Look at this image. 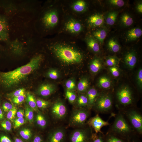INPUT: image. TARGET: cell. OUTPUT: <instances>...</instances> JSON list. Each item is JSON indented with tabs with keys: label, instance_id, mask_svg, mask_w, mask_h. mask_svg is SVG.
<instances>
[{
	"label": "cell",
	"instance_id": "5b68a950",
	"mask_svg": "<svg viewBox=\"0 0 142 142\" xmlns=\"http://www.w3.org/2000/svg\"><path fill=\"white\" fill-rule=\"evenodd\" d=\"M51 111L54 119L59 120L63 119L66 116L67 110L65 104L62 101L58 100L52 105Z\"/></svg>",
	"mask_w": 142,
	"mask_h": 142
},
{
	"label": "cell",
	"instance_id": "9f6ffc18",
	"mask_svg": "<svg viewBox=\"0 0 142 142\" xmlns=\"http://www.w3.org/2000/svg\"><path fill=\"white\" fill-rule=\"evenodd\" d=\"M93 142H103V141L100 138H98L95 139Z\"/></svg>",
	"mask_w": 142,
	"mask_h": 142
},
{
	"label": "cell",
	"instance_id": "9a60e30c",
	"mask_svg": "<svg viewBox=\"0 0 142 142\" xmlns=\"http://www.w3.org/2000/svg\"><path fill=\"white\" fill-rule=\"evenodd\" d=\"M66 29L71 33H77L80 32L82 29L81 24L79 22L74 19H71L67 23Z\"/></svg>",
	"mask_w": 142,
	"mask_h": 142
},
{
	"label": "cell",
	"instance_id": "1f68e13d",
	"mask_svg": "<svg viewBox=\"0 0 142 142\" xmlns=\"http://www.w3.org/2000/svg\"><path fill=\"white\" fill-rule=\"evenodd\" d=\"M19 134L21 137L26 140H30L32 136V133L31 130L27 128H24L22 129L20 131Z\"/></svg>",
	"mask_w": 142,
	"mask_h": 142
},
{
	"label": "cell",
	"instance_id": "4316f807",
	"mask_svg": "<svg viewBox=\"0 0 142 142\" xmlns=\"http://www.w3.org/2000/svg\"><path fill=\"white\" fill-rule=\"evenodd\" d=\"M108 45L110 50L114 52H117L120 49V47L117 42L113 39L109 40Z\"/></svg>",
	"mask_w": 142,
	"mask_h": 142
},
{
	"label": "cell",
	"instance_id": "74e56055",
	"mask_svg": "<svg viewBox=\"0 0 142 142\" xmlns=\"http://www.w3.org/2000/svg\"><path fill=\"white\" fill-rule=\"evenodd\" d=\"M117 62V59L114 57H109L107 59L106 61V64L110 67L116 66Z\"/></svg>",
	"mask_w": 142,
	"mask_h": 142
},
{
	"label": "cell",
	"instance_id": "7bdbcfd3",
	"mask_svg": "<svg viewBox=\"0 0 142 142\" xmlns=\"http://www.w3.org/2000/svg\"><path fill=\"white\" fill-rule=\"evenodd\" d=\"M137 83L140 89L142 88V69L140 68L138 70L137 75Z\"/></svg>",
	"mask_w": 142,
	"mask_h": 142
},
{
	"label": "cell",
	"instance_id": "7dc6e473",
	"mask_svg": "<svg viewBox=\"0 0 142 142\" xmlns=\"http://www.w3.org/2000/svg\"><path fill=\"white\" fill-rule=\"evenodd\" d=\"M14 106L12 104L7 102H4L2 105V108L5 112H8L12 109Z\"/></svg>",
	"mask_w": 142,
	"mask_h": 142
},
{
	"label": "cell",
	"instance_id": "d590c367",
	"mask_svg": "<svg viewBox=\"0 0 142 142\" xmlns=\"http://www.w3.org/2000/svg\"><path fill=\"white\" fill-rule=\"evenodd\" d=\"M26 89L24 88L18 89L9 94V96L12 98L24 94L25 93Z\"/></svg>",
	"mask_w": 142,
	"mask_h": 142
},
{
	"label": "cell",
	"instance_id": "bcb514c9",
	"mask_svg": "<svg viewBox=\"0 0 142 142\" xmlns=\"http://www.w3.org/2000/svg\"><path fill=\"white\" fill-rule=\"evenodd\" d=\"M109 2L111 4L119 7H121L124 4V2L122 0H110Z\"/></svg>",
	"mask_w": 142,
	"mask_h": 142
},
{
	"label": "cell",
	"instance_id": "e575fe53",
	"mask_svg": "<svg viewBox=\"0 0 142 142\" xmlns=\"http://www.w3.org/2000/svg\"><path fill=\"white\" fill-rule=\"evenodd\" d=\"M65 95L69 102L71 103H74L76 100V94L72 91L67 90L66 92Z\"/></svg>",
	"mask_w": 142,
	"mask_h": 142
},
{
	"label": "cell",
	"instance_id": "d4e9b609",
	"mask_svg": "<svg viewBox=\"0 0 142 142\" xmlns=\"http://www.w3.org/2000/svg\"><path fill=\"white\" fill-rule=\"evenodd\" d=\"M89 84L88 79L84 78L81 79L77 85L78 90L80 92L83 93L87 89Z\"/></svg>",
	"mask_w": 142,
	"mask_h": 142
},
{
	"label": "cell",
	"instance_id": "8fae6325",
	"mask_svg": "<svg viewBox=\"0 0 142 142\" xmlns=\"http://www.w3.org/2000/svg\"><path fill=\"white\" fill-rule=\"evenodd\" d=\"M128 115L133 127L139 133L142 131V117L141 115L136 111L129 112Z\"/></svg>",
	"mask_w": 142,
	"mask_h": 142
},
{
	"label": "cell",
	"instance_id": "277c9868",
	"mask_svg": "<svg viewBox=\"0 0 142 142\" xmlns=\"http://www.w3.org/2000/svg\"><path fill=\"white\" fill-rule=\"evenodd\" d=\"M89 130L84 129H77L70 134L69 142H88L90 137Z\"/></svg>",
	"mask_w": 142,
	"mask_h": 142
},
{
	"label": "cell",
	"instance_id": "4fadbf2b",
	"mask_svg": "<svg viewBox=\"0 0 142 142\" xmlns=\"http://www.w3.org/2000/svg\"><path fill=\"white\" fill-rule=\"evenodd\" d=\"M88 124L93 128L96 133H102L101 128L109 124L108 121L102 120L98 114L90 119L88 121Z\"/></svg>",
	"mask_w": 142,
	"mask_h": 142
},
{
	"label": "cell",
	"instance_id": "e0dca14e",
	"mask_svg": "<svg viewBox=\"0 0 142 142\" xmlns=\"http://www.w3.org/2000/svg\"><path fill=\"white\" fill-rule=\"evenodd\" d=\"M103 16L99 14H95L90 16L88 20V22L93 27H98L102 25L104 23Z\"/></svg>",
	"mask_w": 142,
	"mask_h": 142
},
{
	"label": "cell",
	"instance_id": "ac0fdd59",
	"mask_svg": "<svg viewBox=\"0 0 142 142\" xmlns=\"http://www.w3.org/2000/svg\"><path fill=\"white\" fill-rule=\"evenodd\" d=\"M98 95V92L94 88H90L87 91V96L88 99V105L89 108L94 105Z\"/></svg>",
	"mask_w": 142,
	"mask_h": 142
},
{
	"label": "cell",
	"instance_id": "9c48e42d",
	"mask_svg": "<svg viewBox=\"0 0 142 142\" xmlns=\"http://www.w3.org/2000/svg\"><path fill=\"white\" fill-rule=\"evenodd\" d=\"M65 130L62 127L56 128L49 134L47 142H66Z\"/></svg>",
	"mask_w": 142,
	"mask_h": 142
},
{
	"label": "cell",
	"instance_id": "f1b7e54d",
	"mask_svg": "<svg viewBox=\"0 0 142 142\" xmlns=\"http://www.w3.org/2000/svg\"><path fill=\"white\" fill-rule=\"evenodd\" d=\"M24 115L26 119L30 123L33 122L34 117L33 110L27 105L26 106Z\"/></svg>",
	"mask_w": 142,
	"mask_h": 142
},
{
	"label": "cell",
	"instance_id": "44dd1931",
	"mask_svg": "<svg viewBox=\"0 0 142 142\" xmlns=\"http://www.w3.org/2000/svg\"><path fill=\"white\" fill-rule=\"evenodd\" d=\"M87 6V3L84 1L78 0L76 1L73 4L72 8L75 12H81L85 10Z\"/></svg>",
	"mask_w": 142,
	"mask_h": 142
},
{
	"label": "cell",
	"instance_id": "6da1fadb",
	"mask_svg": "<svg viewBox=\"0 0 142 142\" xmlns=\"http://www.w3.org/2000/svg\"><path fill=\"white\" fill-rule=\"evenodd\" d=\"M43 59L41 54L33 57L27 63L13 70L0 72V82L4 87L12 88L18 85L30 74L37 70Z\"/></svg>",
	"mask_w": 142,
	"mask_h": 142
},
{
	"label": "cell",
	"instance_id": "7c38bea8",
	"mask_svg": "<svg viewBox=\"0 0 142 142\" xmlns=\"http://www.w3.org/2000/svg\"><path fill=\"white\" fill-rule=\"evenodd\" d=\"M9 28L5 17L0 14V41L8 42L9 39Z\"/></svg>",
	"mask_w": 142,
	"mask_h": 142
},
{
	"label": "cell",
	"instance_id": "f5cc1de1",
	"mask_svg": "<svg viewBox=\"0 0 142 142\" xmlns=\"http://www.w3.org/2000/svg\"><path fill=\"white\" fill-rule=\"evenodd\" d=\"M136 9L139 12L142 13V4L140 3L138 4L136 7Z\"/></svg>",
	"mask_w": 142,
	"mask_h": 142
},
{
	"label": "cell",
	"instance_id": "60d3db41",
	"mask_svg": "<svg viewBox=\"0 0 142 142\" xmlns=\"http://www.w3.org/2000/svg\"><path fill=\"white\" fill-rule=\"evenodd\" d=\"M1 125L2 128L5 130L10 131L11 129L12 124L11 122L8 120H4L1 123Z\"/></svg>",
	"mask_w": 142,
	"mask_h": 142
},
{
	"label": "cell",
	"instance_id": "681fc988",
	"mask_svg": "<svg viewBox=\"0 0 142 142\" xmlns=\"http://www.w3.org/2000/svg\"><path fill=\"white\" fill-rule=\"evenodd\" d=\"M32 142H44V141L41 136L36 135L34 137Z\"/></svg>",
	"mask_w": 142,
	"mask_h": 142
},
{
	"label": "cell",
	"instance_id": "f907efd6",
	"mask_svg": "<svg viewBox=\"0 0 142 142\" xmlns=\"http://www.w3.org/2000/svg\"><path fill=\"white\" fill-rule=\"evenodd\" d=\"M16 114L18 118H23L24 115V111L22 109H20L17 111Z\"/></svg>",
	"mask_w": 142,
	"mask_h": 142
},
{
	"label": "cell",
	"instance_id": "484cf974",
	"mask_svg": "<svg viewBox=\"0 0 142 142\" xmlns=\"http://www.w3.org/2000/svg\"><path fill=\"white\" fill-rule=\"evenodd\" d=\"M107 35V32L104 29H99L93 33L94 37L100 43H103Z\"/></svg>",
	"mask_w": 142,
	"mask_h": 142
},
{
	"label": "cell",
	"instance_id": "ab89813d",
	"mask_svg": "<svg viewBox=\"0 0 142 142\" xmlns=\"http://www.w3.org/2000/svg\"><path fill=\"white\" fill-rule=\"evenodd\" d=\"M26 98L25 94L15 97L12 98L13 102L16 104H20L22 103L25 100Z\"/></svg>",
	"mask_w": 142,
	"mask_h": 142
},
{
	"label": "cell",
	"instance_id": "7a4b0ae2",
	"mask_svg": "<svg viewBox=\"0 0 142 142\" xmlns=\"http://www.w3.org/2000/svg\"><path fill=\"white\" fill-rule=\"evenodd\" d=\"M53 50L57 57L67 64H78L83 59V56L80 52L69 46L57 45L54 47Z\"/></svg>",
	"mask_w": 142,
	"mask_h": 142
},
{
	"label": "cell",
	"instance_id": "ffe728a7",
	"mask_svg": "<svg viewBox=\"0 0 142 142\" xmlns=\"http://www.w3.org/2000/svg\"><path fill=\"white\" fill-rule=\"evenodd\" d=\"M102 64L101 61L98 58H95L91 62L89 65L90 71L93 73H96L102 69Z\"/></svg>",
	"mask_w": 142,
	"mask_h": 142
},
{
	"label": "cell",
	"instance_id": "3957f363",
	"mask_svg": "<svg viewBox=\"0 0 142 142\" xmlns=\"http://www.w3.org/2000/svg\"><path fill=\"white\" fill-rule=\"evenodd\" d=\"M89 116L88 111L80 108L73 110L70 117L69 125L71 126L79 127L84 125Z\"/></svg>",
	"mask_w": 142,
	"mask_h": 142
},
{
	"label": "cell",
	"instance_id": "2e32d148",
	"mask_svg": "<svg viewBox=\"0 0 142 142\" xmlns=\"http://www.w3.org/2000/svg\"><path fill=\"white\" fill-rule=\"evenodd\" d=\"M124 61L126 65L129 68H134L137 62V58L135 53L132 51L127 53L124 57Z\"/></svg>",
	"mask_w": 142,
	"mask_h": 142
},
{
	"label": "cell",
	"instance_id": "f35d334b",
	"mask_svg": "<svg viewBox=\"0 0 142 142\" xmlns=\"http://www.w3.org/2000/svg\"><path fill=\"white\" fill-rule=\"evenodd\" d=\"M17 111V108L14 106L11 109L7 112V118L9 120H12L15 117Z\"/></svg>",
	"mask_w": 142,
	"mask_h": 142
},
{
	"label": "cell",
	"instance_id": "c3c4849f",
	"mask_svg": "<svg viewBox=\"0 0 142 142\" xmlns=\"http://www.w3.org/2000/svg\"><path fill=\"white\" fill-rule=\"evenodd\" d=\"M0 142H13L8 136L5 135H2L0 136Z\"/></svg>",
	"mask_w": 142,
	"mask_h": 142
},
{
	"label": "cell",
	"instance_id": "8d00e7d4",
	"mask_svg": "<svg viewBox=\"0 0 142 142\" xmlns=\"http://www.w3.org/2000/svg\"><path fill=\"white\" fill-rule=\"evenodd\" d=\"M47 75L50 78L55 80L58 78L59 74L57 70L53 69L50 70L48 71L47 73Z\"/></svg>",
	"mask_w": 142,
	"mask_h": 142
},
{
	"label": "cell",
	"instance_id": "603a6c76",
	"mask_svg": "<svg viewBox=\"0 0 142 142\" xmlns=\"http://www.w3.org/2000/svg\"><path fill=\"white\" fill-rule=\"evenodd\" d=\"M88 47L93 51L95 52H98L100 50V46L98 42L94 38L90 37L87 40Z\"/></svg>",
	"mask_w": 142,
	"mask_h": 142
},
{
	"label": "cell",
	"instance_id": "d6a6232c",
	"mask_svg": "<svg viewBox=\"0 0 142 142\" xmlns=\"http://www.w3.org/2000/svg\"><path fill=\"white\" fill-rule=\"evenodd\" d=\"M36 120L37 124L40 127L44 128L47 124V121L44 116L42 114H38L37 115Z\"/></svg>",
	"mask_w": 142,
	"mask_h": 142
},
{
	"label": "cell",
	"instance_id": "52a82bcc",
	"mask_svg": "<svg viewBox=\"0 0 142 142\" xmlns=\"http://www.w3.org/2000/svg\"><path fill=\"white\" fill-rule=\"evenodd\" d=\"M116 95L119 102L122 105H126L132 103V92L127 86H124L120 88L117 91Z\"/></svg>",
	"mask_w": 142,
	"mask_h": 142
},
{
	"label": "cell",
	"instance_id": "f6af8a7d",
	"mask_svg": "<svg viewBox=\"0 0 142 142\" xmlns=\"http://www.w3.org/2000/svg\"><path fill=\"white\" fill-rule=\"evenodd\" d=\"M109 69L111 74L114 77H117L120 75V72L118 68L116 66L110 67Z\"/></svg>",
	"mask_w": 142,
	"mask_h": 142
},
{
	"label": "cell",
	"instance_id": "5bb4252c",
	"mask_svg": "<svg viewBox=\"0 0 142 142\" xmlns=\"http://www.w3.org/2000/svg\"><path fill=\"white\" fill-rule=\"evenodd\" d=\"M55 90L54 85L49 83L41 85L38 88L37 94L43 97H48L53 93Z\"/></svg>",
	"mask_w": 142,
	"mask_h": 142
},
{
	"label": "cell",
	"instance_id": "ee69618b",
	"mask_svg": "<svg viewBox=\"0 0 142 142\" xmlns=\"http://www.w3.org/2000/svg\"><path fill=\"white\" fill-rule=\"evenodd\" d=\"M25 122V120L23 117L17 118L14 121V129H16L23 125Z\"/></svg>",
	"mask_w": 142,
	"mask_h": 142
},
{
	"label": "cell",
	"instance_id": "11a10c76",
	"mask_svg": "<svg viewBox=\"0 0 142 142\" xmlns=\"http://www.w3.org/2000/svg\"><path fill=\"white\" fill-rule=\"evenodd\" d=\"M4 118V115L3 112L0 108V120L3 119Z\"/></svg>",
	"mask_w": 142,
	"mask_h": 142
},
{
	"label": "cell",
	"instance_id": "8992f818",
	"mask_svg": "<svg viewBox=\"0 0 142 142\" xmlns=\"http://www.w3.org/2000/svg\"><path fill=\"white\" fill-rule=\"evenodd\" d=\"M96 109L100 112H105L109 110L112 105V99L107 94L101 95L97 99L94 105Z\"/></svg>",
	"mask_w": 142,
	"mask_h": 142
},
{
	"label": "cell",
	"instance_id": "cb8c5ba5",
	"mask_svg": "<svg viewBox=\"0 0 142 142\" xmlns=\"http://www.w3.org/2000/svg\"><path fill=\"white\" fill-rule=\"evenodd\" d=\"M111 81L108 77L102 76L100 77L98 81V84L99 87L103 89L109 88L111 85Z\"/></svg>",
	"mask_w": 142,
	"mask_h": 142
},
{
	"label": "cell",
	"instance_id": "ba28073f",
	"mask_svg": "<svg viewBox=\"0 0 142 142\" xmlns=\"http://www.w3.org/2000/svg\"><path fill=\"white\" fill-rule=\"evenodd\" d=\"M58 17L57 12L55 10H51L47 12L42 18L43 26L47 28L54 27L58 23Z\"/></svg>",
	"mask_w": 142,
	"mask_h": 142
},
{
	"label": "cell",
	"instance_id": "d6986e66",
	"mask_svg": "<svg viewBox=\"0 0 142 142\" xmlns=\"http://www.w3.org/2000/svg\"><path fill=\"white\" fill-rule=\"evenodd\" d=\"M142 34V30L139 28H135L128 31L127 38L129 41L135 40L139 38Z\"/></svg>",
	"mask_w": 142,
	"mask_h": 142
},
{
	"label": "cell",
	"instance_id": "7402d4cb",
	"mask_svg": "<svg viewBox=\"0 0 142 142\" xmlns=\"http://www.w3.org/2000/svg\"><path fill=\"white\" fill-rule=\"evenodd\" d=\"M26 96V101L29 106L33 110L37 111L38 109L36 104V99L34 95L31 93L28 92Z\"/></svg>",
	"mask_w": 142,
	"mask_h": 142
},
{
	"label": "cell",
	"instance_id": "f546056e",
	"mask_svg": "<svg viewBox=\"0 0 142 142\" xmlns=\"http://www.w3.org/2000/svg\"><path fill=\"white\" fill-rule=\"evenodd\" d=\"M122 23L125 26H129L133 23V21L132 18L128 14L124 13L121 17Z\"/></svg>",
	"mask_w": 142,
	"mask_h": 142
},
{
	"label": "cell",
	"instance_id": "30bf717a",
	"mask_svg": "<svg viewBox=\"0 0 142 142\" xmlns=\"http://www.w3.org/2000/svg\"><path fill=\"white\" fill-rule=\"evenodd\" d=\"M113 130L119 133L125 134L130 131L131 129L123 116L118 115L115 120L113 125Z\"/></svg>",
	"mask_w": 142,
	"mask_h": 142
},
{
	"label": "cell",
	"instance_id": "83f0119b",
	"mask_svg": "<svg viewBox=\"0 0 142 142\" xmlns=\"http://www.w3.org/2000/svg\"><path fill=\"white\" fill-rule=\"evenodd\" d=\"M117 16L118 13L115 11L110 12L106 18V23L110 26L114 25L116 22Z\"/></svg>",
	"mask_w": 142,
	"mask_h": 142
},
{
	"label": "cell",
	"instance_id": "4dcf8cb0",
	"mask_svg": "<svg viewBox=\"0 0 142 142\" xmlns=\"http://www.w3.org/2000/svg\"><path fill=\"white\" fill-rule=\"evenodd\" d=\"M88 99L87 95H81L78 98L77 100V105L80 108L84 107L88 105Z\"/></svg>",
	"mask_w": 142,
	"mask_h": 142
},
{
	"label": "cell",
	"instance_id": "b9f144b4",
	"mask_svg": "<svg viewBox=\"0 0 142 142\" xmlns=\"http://www.w3.org/2000/svg\"><path fill=\"white\" fill-rule=\"evenodd\" d=\"M65 86L67 90L72 91L75 88V82L72 79L68 80L65 83Z\"/></svg>",
	"mask_w": 142,
	"mask_h": 142
},
{
	"label": "cell",
	"instance_id": "816d5d0a",
	"mask_svg": "<svg viewBox=\"0 0 142 142\" xmlns=\"http://www.w3.org/2000/svg\"><path fill=\"white\" fill-rule=\"evenodd\" d=\"M108 142H123V141L116 138L111 137L109 139Z\"/></svg>",
	"mask_w": 142,
	"mask_h": 142
},
{
	"label": "cell",
	"instance_id": "db71d44e",
	"mask_svg": "<svg viewBox=\"0 0 142 142\" xmlns=\"http://www.w3.org/2000/svg\"><path fill=\"white\" fill-rule=\"evenodd\" d=\"M14 142H24L21 139L17 137H15L14 139Z\"/></svg>",
	"mask_w": 142,
	"mask_h": 142
},
{
	"label": "cell",
	"instance_id": "836d02e7",
	"mask_svg": "<svg viewBox=\"0 0 142 142\" xmlns=\"http://www.w3.org/2000/svg\"><path fill=\"white\" fill-rule=\"evenodd\" d=\"M36 102L38 108L44 109L47 108L49 105V102L46 100L40 99L36 100Z\"/></svg>",
	"mask_w": 142,
	"mask_h": 142
}]
</instances>
